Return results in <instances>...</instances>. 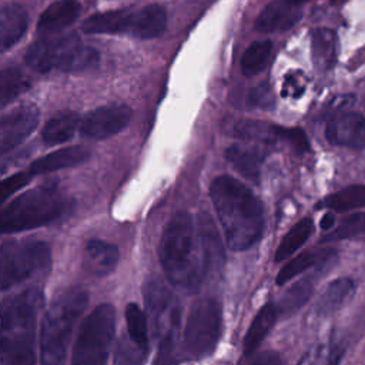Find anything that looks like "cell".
<instances>
[{
    "label": "cell",
    "instance_id": "obj_37",
    "mask_svg": "<svg viewBox=\"0 0 365 365\" xmlns=\"http://www.w3.org/2000/svg\"><path fill=\"white\" fill-rule=\"evenodd\" d=\"M268 96H269V93H268L267 86H259L250 93L248 103L251 106H257V107H268V103L271 101V97H268Z\"/></svg>",
    "mask_w": 365,
    "mask_h": 365
},
{
    "label": "cell",
    "instance_id": "obj_14",
    "mask_svg": "<svg viewBox=\"0 0 365 365\" xmlns=\"http://www.w3.org/2000/svg\"><path fill=\"white\" fill-rule=\"evenodd\" d=\"M325 137L334 145L362 150L365 147V117L355 111H339L327 123Z\"/></svg>",
    "mask_w": 365,
    "mask_h": 365
},
{
    "label": "cell",
    "instance_id": "obj_32",
    "mask_svg": "<svg viewBox=\"0 0 365 365\" xmlns=\"http://www.w3.org/2000/svg\"><path fill=\"white\" fill-rule=\"evenodd\" d=\"M314 289V285L309 279H301L297 284H294L281 298L279 301V308L278 311L282 315H289L299 309L307 299L311 297Z\"/></svg>",
    "mask_w": 365,
    "mask_h": 365
},
{
    "label": "cell",
    "instance_id": "obj_20",
    "mask_svg": "<svg viewBox=\"0 0 365 365\" xmlns=\"http://www.w3.org/2000/svg\"><path fill=\"white\" fill-rule=\"evenodd\" d=\"M27 30V13L23 6L9 3L0 13V46L1 51L13 47Z\"/></svg>",
    "mask_w": 365,
    "mask_h": 365
},
{
    "label": "cell",
    "instance_id": "obj_1",
    "mask_svg": "<svg viewBox=\"0 0 365 365\" xmlns=\"http://www.w3.org/2000/svg\"><path fill=\"white\" fill-rule=\"evenodd\" d=\"M210 198L232 251H245L264 232V210L255 194L231 175H220L210 185Z\"/></svg>",
    "mask_w": 365,
    "mask_h": 365
},
{
    "label": "cell",
    "instance_id": "obj_18",
    "mask_svg": "<svg viewBox=\"0 0 365 365\" xmlns=\"http://www.w3.org/2000/svg\"><path fill=\"white\" fill-rule=\"evenodd\" d=\"M81 11V6L77 0H58L50 4L40 16L37 30L44 34L61 31L71 26Z\"/></svg>",
    "mask_w": 365,
    "mask_h": 365
},
{
    "label": "cell",
    "instance_id": "obj_13",
    "mask_svg": "<svg viewBox=\"0 0 365 365\" xmlns=\"http://www.w3.org/2000/svg\"><path fill=\"white\" fill-rule=\"evenodd\" d=\"M38 110L34 104H21L3 114L0 124V150L6 154L20 145L37 127Z\"/></svg>",
    "mask_w": 365,
    "mask_h": 365
},
{
    "label": "cell",
    "instance_id": "obj_24",
    "mask_svg": "<svg viewBox=\"0 0 365 365\" xmlns=\"http://www.w3.org/2000/svg\"><path fill=\"white\" fill-rule=\"evenodd\" d=\"M278 315V308L275 304L268 302L265 304L258 314L254 317L247 335L244 338V354L251 355L254 351L261 345L264 338L268 335L271 328L274 327Z\"/></svg>",
    "mask_w": 365,
    "mask_h": 365
},
{
    "label": "cell",
    "instance_id": "obj_25",
    "mask_svg": "<svg viewBox=\"0 0 365 365\" xmlns=\"http://www.w3.org/2000/svg\"><path fill=\"white\" fill-rule=\"evenodd\" d=\"M335 257L334 250H319V251H305L295 258H292L289 262H287L277 275V284L285 285L288 281L295 278L297 275L302 274L308 268H312L318 264L328 262L331 258Z\"/></svg>",
    "mask_w": 365,
    "mask_h": 365
},
{
    "label": "cell",
    "instance_id": "obj_40",
    "mask_svg": "<svg viewBox=\"0 0 365 365\" xmlns=\"http://www.w3.org/2000/svg\"><path fill=\"white\" fill-rule=\"evenodd\" d=\"M292 1H295V3H298V4H302V3H305V1H309V0H292Z\"/></svg>",
    "mask_w": 365,
    "mask_h": 365
},
{
    "label": "cell",
    "instance_id": "obj_19",
    "mask_svg": "<svg viewBox=\"0 0 365 365\" xmlns=\"http://www.w3.org/2000/svg\"><path fill=\"white\" fill-rule=\"evenodd\" d=\"M227 161L247 180L258 182L264 153L258 145L234 144L225 151Z\"/></svg>",
    "mask_w": 365,
    "mask_h": 365
},
{
    "label": "cell",
    "instance_id": "obj_22",
    "mask_svg": "<svg viewBox=\"0 0 365 365\" xmlns=\"http://www.w3.org/2000/svg\"><path fill=\"white\" fill-rule=\"evenodd\" d=\"M77 127H80V118L74 111H61L53 115L41 130V138L47 145H57L68 141Z\"/></svg>",
    "mask_w": 365,
    "mask_h": 365
},
{
    "label": "cell",
    "instance_id": "obj_23",
    "mask_svg": "<svg viewBox=\"0 0 365 365\" xmlns=\"http://www.w3.org/2000/svg\"><path fill=\"white\" fill-rule=\"evenodd\" d=\"M354 291H355V285L349 278H338L332 281L327 287V289L322 292V295L319 297L315 305L317 314L321 317L334 314L351 299V297L354 295Z\"/></svg>",
    "mask_w": 365,
    "mask_h": 365
},
{
    "label": "cell",
    "instance_id": "obj_3",
    "mask_svg": "<svg viewBox=\"0 0 365 365\" xmlns=\"http://www.w3.org/2000/svg\"><path fill=\"white\" fill-rule=\"evenodd\" d=\"M44 305L38 288H26L1 305V361L23 365L34 362L37 314Z\"/></svg>",
    "mask_w": 365,
    "mask_h": 365
},
{
    "label": "cell",
    "instance_id": "obj_4",
    "mask_svg": "<svg viewBox=\"0 0 365 365\" xmlns=\"http://www.w3.org/2000/svg\"><path fill=\"white\" fill-rule=\"evenodd\" d=\"M74 208L71 198L63 195L56 184H44L11 200L1 210L3 234L33 230L70 215Z\"/></svg>",
    "mask_w": 365,
    "mask_h": 365
},
{
    "label": "cell",
    "instance_id": "obj_29",
    "mask_svg": "<svg viewBox=\"0 0 365 365\" xmlns=\"http://www.w3.org/2000/svg\"><path fill=\"white\" fill-rule=\"evenodd\" d=\"M271 51H272V43L269 40L251 43L244 51L241 58L242 74L247 77H251L261 73L269 60Z\"/></svg>",
    "mask_w": 365,
    "mask_h": 365
},
{
    "label": "cell",
    "instance_id": "obj_12",
    "mask_svg": "<svg viewBox=\"0 0 365 365\" xmlns=\"http://www.w3.org/2000/svg\"><path fill=\"white\" fill-rule=\"evenodd\" d=\"M131 108L125 104H108L88 111L80 121V133L91 140H106L124 130L131 120Z\"/></svg>",
    "mask_w": 365,
    "mask_h": 365
},
{
    "label": "cell",
    "instance_id": "obj_11",
    "mask_svg": "<svg viewBox=\"0 0 365 365\" xmlns=\"http://www.w3.org/2000/svg\"><path fill=\"white\" fill-rule=\"evenodd\" d=\"M222 327L221 305L214 298H202L192 304L185 328L184 346L192 358L211 355L218 345Z\"/></svg>",
    "mask_w": 365,
    "mask_h": 365
},
{
    "label": "cell",
    "instance_id": "obj_10",
    "mask_svg": "<svg viewBox=\"0 0 365 365\" xmlns=\"http://www.w3.org/2000/svg\"><path fill=\"white\" fill-rule=\"evenodd\" d=\"M0 254L1 291L31 278L50 264V248L43 241L3 242Z\"/></svg>",
    "mask_w": 365,
    "mask_h": 365
},
{
    "label": "cell",
    "instance_id": "obj_5",
    "mask_svg": "<svg viewBox=\"0 0 365 365\" xmlns=\"http://www.w3.org/2000/svg\"><path fill=\"white\" fill-rule=\"evenodd\" d=\"M88 302L87 291L70 288L54 299L44 314L40 332V359L43 364H63L73 328Z\"/></svg>",
    "mask_w": 365,
    "mask_h": 365
},
{
    "label": "cell",
    "instance_id": "obj_17",
    "mask_svg": "<svg viewBox=\"0 0 365 365\" xmlns=\"http://www.w3.org/2000/svg\"><path fill=\"white\" fill-rule=\"evenodd\" d=\"M118 248L107 241L91 238L87 241L83 255V268L94 277L108 275L117 265Z\"/></svg>",
    "mask_w": 365,
    "mask_h": 365
},
{
    "label": "cell",
    "instance_id": "obj_27",
    "mask_svg": "<svg viewBox=\"0 0 365 365\" xmlns=\"http://www.w3.org/2000/svg\"><path fill=\"white\" fill-rule=\"evenodd\" d=\"M125 321L131 344H134L143 352H147L150 349L147 314L137 304L130 302L125 307Z\"/></svg>",
    "mask_w": 365,
    "mask_h": 365
},
{
    "label": "cell",
    "instance_id": "obj_9",
    "mask_svg": "<svg viewBox=\"0 0 365 365\" xmlns=\"http://www.w3.org/2000/svg\"><path fill=\"white\" fill-rule=\"evenodd\" d=\"M144 304L154 336L160 341L158 359L163 355L171 356L181 314L177 298L163 281L153 278L144 285Z\"/></svg>",
    "mask_w": 365,
    "mask_h": 365
},
{
    "label": "cell",
    "instance_id": "obj_31",
    "mask_svg": "<svg viewBox=\"0 0 365 365\" xmlns=\"http://www.w3.org/2000/svg\"><path fill=\"white\" fill-rule=\"evenodd\" d=\"M29 81L24 74L16 67H6L1 70L0 76V103L1 107H6L14 98H17L26 88Z\"/></svg>",
    "mask_w": 365,
    "mask_h": 365
},
{
    "label": "cell",
    "instance_id": "obj_21",
    "mask_svg": "<svg viewBox=\"0 0 365 365\" xmlns=\"http://www.w3.org/2000/svg\"><path fill=\"white\" fill-rule=\"evenodd\" d=\"M311 53L314 66L319 71H327L334 67L338 54L336 34L329 29H317L311 37Z\"/></svg>",
    "mask_w": 365,
    "mask_h": 365
},
{
    "label": "cell",
    "instance_id": "obj_39",
    "mask_svg": "<svg viewBox=\"0 0 365 365\" xmlns=\"http://www.w3.org/2000/svg\"><path fill=\"white\" fill-rule=\"evenodd\" d=\"M334 224H335V217L332 214H325L319 222L322 230H331L334 227Z\"/></svg>",
    "mask_w": 365,
    "mask_h": 365
},
{
    "label": "cell",
    "instance_id": "obj_2",
    "mask_svg": "<svg viewBox=\"0 0 365 365\" xmlns=\"http://www.w3.org/2000/svg\"><path fill=\"white\" fill-rule=\"evenodd\" d=\"M158 257L167 279L177 288L197 291L205 275L204 254L198 227L185 211H178L165 225Z\"/></svg>",
    "mask_w": 365,
    "mask_h": 365
},
{
    "label": "cell",
    "instance_id": "obj_15",
    "mask_svg": "<svg viewBox=\"0 0 365 365\" xmlns=\"http://www.w3.org/2000/svg\"><path fill=\"white\" fill-rule=\"evenodd\" d=\"M302 17L301 4L292 0H274L257 17L255 29L261 33L284 31Z\"/></svg>",
    "mask_w": 365,
    "mask_h": 365
},
{
    "label": "cell",
    "instance_id": "obj_8",
    "mask_svg": "<svg viewBox=\"0 0 365 365\" xmlns=\"http://www.w3.org/2000/svg\"><path fill=\"white\" fill-rule=\"evenodd\" d=\"M115 334V309L111 304L97 305L83 321L76 338L71 362L97 365L107 362Z\"/></svg>",
    "mask_w": 365,
    "mask_h": 365
},
{
    "label": "cell",
    "instance_id": "obj_30",
    "mask_svg": "<svg viewBox=\"0 0 365 365\" xmlns=\"http://www.w3.org/2000/svg\"><path fill=\"white\" fill-rule=\"evenodd\" d=\"M324 205L336 212L362 208L365 207V185H349L336 191L324 201Z\"/></svg>",
    "mask_w": 365,
    "mask_h": 365
},
{
    "label": "cell",
    "instance_id": "obj_36",
    "mask_svg": "<svg viewBox=\"0 0 365 365\" xmlns=\"http://www.w3.org/2000/svg\"><path fill=\"white\" fill-rule=\"evenodd\" d=\"M339 354L335 348L329 346H318L311 354H307V356L302 359L304 362H321V364H335L339 361Z\"/></svg>",
    "mask_w": 365,
    "mask_h": 365
},
{
    "label": "cell",
    "instance_id": "obj_33",
    "mask_svg": "<svg viewBox=\"0 0 365 365\" xmlns=\"http://www.w3.org/2000/svg\"><path fill=\"white\" fill-rule=\"evenodd\" d=\"M365 235V212H355L345 217L338 227L329 234L324 235L321 241H335L346 240Z\"/></svg>",
    "mask_w": 365,
    "mask_h": 365
},
{
    "label": "cell",
    "instance_id": "obj_38",
    "mask_svg": "<svg viewBox=\"0 0 365 365\" xmlns=\"http://www.w3.org/2000/svg\"><path fill=\"white\" fill-rule=\"evenodd\" d=\"M254 362H257V364H278V362H281V358L275 352H265V354L258 355L254 359Z\"/></svg>",
    "mask_w": 365,
    "mask_h": 365
},
{
    "label": "cell",
    "instance_id": "obj_26",
    "mask_svg": "<svg viewBox=\"0 0 365 365\" xmlns=\"http://www.w3.org/2000/svg\"><path fill=\"white\" fill-rule=\"evenodd\" d=\"M281 128H282L281 125L271 124L267 121L242 120L235 124L234 133L237 137L248 140V141L274 144L277 141H282Z\"/></svg>",
    "mask_w": 365,
    "mask_h": 365
},
{
    "label": "cell",
    "instance_id": "obj_6",
    "mask_svg": "<svg viewBox=\"0 0 365 365\" xmlns=\"http://www.w3.org/2000/svg\"><path fill=\"white\" fill-rule=\"evenodd\" d=\"M26 63L38 73L53 70L78 73L94 67L98 63V53L86 46L76 34L43 37L26 51Z\"/></svg>",
    "mask_w": 365,
    "mask_h": 365
},
{
    "label": "cell",
    "instance_id": "obj_34",
    "mask_svg": "<svg viewBox=\"0 0 365 365\" xmlns=\"http://www.w3.org/2000/svg\"><path fill=\"white\" fill-rule=\"evenodd\" d=\"M281 134H282V141L288 143L298 153H304V151H307L309 148L308 138H307L305 133L301 128L282 127Z\"/></svg>",
    "mask_w": 365,
    "mask_h": 365
},
{
    "label": "cell",
    "instance_id": "obj_16",
    "mask_svg": "<svg viewBox=\"0 0 365 365\" xmlns=\"http://www.w3.org/2000/svg\"><path fill=\"white\" fill-rule=\"evenodd\" d=\"M88 157H90V151L81 145L60 148L34 160L29 167V173L31 175H38V174H47V173H53L64 168H71L86 163Z\"/></svg>",
    "mask_w": 365,
    "mask_h": 365
},
{
    "label": "cell",
    "instance_id": "obj_35",
    "mask_svg": "<svg viewBox=\"0 0 365 365\" xmlns=\"http://www.w3.org/2000/svg\"><path fill=\"white\" fill-rule=\"evenodd\" d=\"M30 177H31L30 173H16L4 178L1 182V201H6L11 194L19 191L24 185H27L30 181Z\"/></svg>",
    "mask_w": 365,
    "mask_h": 365
},
{
    "label": "cell",
    "instance_id": "obj_7",
    "mask_svg": "<svg viewBox=\"0 0 365 365\" xmlns=\"http://www.w3.org/2000/svg\"><path fill=\"white\" fill-rule=\"evenodd\" d=\"M167 11L160 4L141 9L111 10L87 17L81 30L87 34H128L137 38H154L164 33Z\"/></svg>",
    "mask_w": 365,
    "mask_h": 365
},
{
    "label": "cell",
    "instance_id": "obj_28",
    "mask_svg": "<svg viewBox=\"0 0 365 365\" xmlns=\"http://www.w3.org/2000/svg\"><path fill=\"white\" fill-rule=\"evenodd\" d=\"M312 230H314V224L309 218H304L298 221L279 242L275 251L274 259L277 262H281L288 257H291L309 238V235L312 234Z\"/></svg>",
    "mask_w": 365,
    "mask_h": 365
}]
</instances>
